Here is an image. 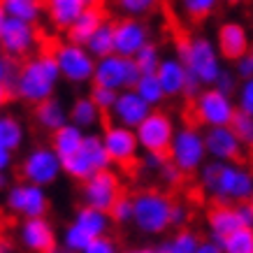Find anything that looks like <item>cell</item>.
Listing matches in <instances>:
<instances>
[{"instance_id": "49", "label": "cell", "mask_w": 253, "mask_h": 253, "mask_svg": "<svg viewBox=\"0 0 253 253\" xmlns=\"http://www.w3.org/2000/svg\"><path fill=\"white\" fill-rule=\"evenodd\" d=\"M186 221H188V209L184 207V205H179V202H174V207H172V228H184Z\"/></svg>"}, {"instance_id": "42", "label": "cell", "mask_w": 253, "mask_h": 253, "mask_svg": "<svg viewBox=\"0 0 253 253\" xmlns=\"http://www.w3.org/2000/svg\"><path fill=\"white\" fill-rule=\"evenodd\" d=\"M88 100H91L93 105L105 114V112H109V109L114 107V100H116V93L109 91V88H102V86H91V93H88Z\"/></svg>"}, {"instance_id": "58", "label": "cell", "mask_w": 253, "mask_h": 253, "mask_svg": "<svg viewBox=\"0 0 253 253\" xmlns=\"http://www.w3.org/2000/svg\"><path fill=\"white\" fill-rule=\"evenodd\" d=\"M51 253H68V251H63V249H56V251H51Z\"/></svg>"}, {"instance_id": "21", "label": "cell", "mask_w": 253, "mask_h": 253, "mask_svg": "<svg viewBox=\"0 0 253 253\" xmlns=\"http://www.w3.org/2000/svg\"><path fill=\"white\" fill-rule=\"evenodd\" d=\"M156 79H158L165 98H179V95H184L188 72L176 56H168V58H163L158 70H156Z\"/></svg>"}, {"instance_id": "40", "label": "cell", "mask_w": 253, "mask_h": 253, "mask_svg": "<svg viewBox=\"0 0 253 253\" xmlns=\"http://www.w3.org/2000/svg\"><path fill=\"white\" fill-rule=\"evenodd\" d=\"M235 93H237V98H235V107H237V112L253 119V77L244 79V82L237 86V91Z\"/></svg>"}, {"instance_id": "54", "label": "cell", "mask_w": 253, "mask_h": 253, "mask_svg": "<svg viewBox=\"0 0 253 253\" xmlns=\"http://www.w3.org/2000/svg\"><path fill=\"white\" fill-rule=\"evenodd\" d=\"M0 253H14V249H12V242H9L7 237H0Z\"/></svg>"}, {"instance_id": "39", "label": "cell", "mask_w": 253, "mask_h": 253, "mask_svg": "<svg viewBox=\"0 0 253 253\" xmlns=\"http://www.w3.org/2000/svg\"><path fill=\"white\" fill-rule=\"evenodd\" d=\"M230 128H232V132L237 135V139L244 144V149L246 146H251L253 149V119L251 116H246V114H235V119H232V123H230Z\"/></svg>"}, {"instance_id": "35", "label": "cell", "mask_w": 253, "mask_h": 253, "mask_svg": "<svg viewBox=\"0 0 253 253\" xmlns=\"http://www.w3.org/2000/svg\"><path fill=\"white\" fill-rule=\"evenodd\" d=\"M132 61L137 65L139 75H156V70H158V65H161V61H163L161 49H158V44L149 42V44L142 46L137 54H135Z\"/></svg>"}, {"instance_id": "50", "label": "cell", "mask_w": 253, "mask_h": 253, "mask_svg": "<svg viewBox=\"0 0 253 253\" xmlns=\"http://www.w3.org/2000/svg\"><path fill=\"white\" fill-rule=\"evenodd\" d=\"M12 70H14L12 61H7L5 56H0V86H7L9 77H12Z\"/></svg>"}, {"instance_id": "20", "label": "cell", "mask_w": 253, "mask_h": 253, "mask_svg": "<svg viewBox=\"0 0 253 253\" xmlns=\"http://www.w3.org/2000/svg\"><path fill=\"white\" fill-rule=\"evenodd\" d=\"M151 112H154V109L149 107L144 100L139 98L137 93L130 88V91L116 93L114 107L109 109V116H112V123H114V126H121V128H128V130H135V128H137L139 123L144 121Z\"/></svg>"}, {"instance_id": "57", "label": "cell", "mask_w": 253, "mask_h": 253, "mask_svg": "<svg viewBox=\"0 0 253 253\" xmlns=\"http://www.w3.org/2000/svg\"><path fill=\"white\" fill-rule=\"evenodd\" d=\"M5 21H7V14H5V7H2V2H0V28H2Z\"/></svg>"}, {"instance_id": "46", "label": "cell", "mask_w": 253, "mask_h": 253, "mask_svg": "<svg viewBox=\"0 0 253 253\" xmlns=\"http://www.w3.org/2000/svg\"><path fill=\"white\" fill-rule=\"evenodd\" d=\"M235 72H230V70H223L221 77L216 79L214 88H218L221 93H225V95H232V93L237 91V82H235Z\"/></svg>"}, {"instance_id": "53", "label": "cell", "mask_w": 253, "mask_h": 253, "mask_svg": "<svg viewBox=\"0 0 253 253\" xmlns=\"http://www.w3.org/2000/svg\"><path fill=\"white\" fill-rule=\"evenodd\" d=\"M123 253H161V251H158V246H139V249H130V251Z\"/></svg>"}, {"instance_id": "56", "label": "cell", "mask_w": 253, "mask_h": 253, "mask_svg": "<svg viewBox=\"0 0 253 253\" xmlns=\"http://www.w3.org/2000/svg\"><path fill=\"white\" fill-rule=\"evenodd\" d=\"M9 188V179L7 174H0V191H7Z\"/></svg>"}, {"instance_id": "28", "label": "cell", "mask_w": 253, "mask_h": 253, "mask_svg": "<svg viewBox=\"0 0 253 253\" xmlns=\"http://www.w3.org/2000/svg\"><path fill=\"white\" fill-rule=\"evenodd\" d=\"M84 130H79L77 126H72V123H65L63 128H58L56 132H51V149H54V154L65 161L70 158L72 154H77L82 142H84Z\"/></svg>"}, {"instance_id": "15", "label": "cell", "mask_w": 253, "mask_h": 253, "mask_svg": "<svg viewBox=\"0 0 253 253\" xmlns=\"http://www.w3.org/2000/svg\"><path fill=\"white\" fill-rule=\"evenodd\" d=\"M100 139H102V146H105L112 165L128 168V165H135L139 161V156H142L135 130H128V128L109 123V126H105V130L100 132Z\"/></svg>"}, {"instance_id": "10", "label": "cell", "mask_w": 253, "mask_h": 253, "mask_svg": "<svg viewBox=\"0 0 253 253\" xmlns=\"http://www.w3.org/2000/svg\"><path fill=\"white\" fill-rule=\"evenodd\" d=\"M49 193L46 188L40 186L26 184V181H16L9 184V188L5 191V207L9 214L19 216L21 221L28 218H44L49 214Z\"/></svg>"}, {"instance_id": "43", "label": "cell", "mask_w": 253, "mask_h": 253, "mask_svg": "<svg viewBox=\"0 0 253 253\" xmlns=\"http://www.w3.org/2000/svg\"><path fill=\"white\" fill-rule=\"evenodd\" d=\"M168 163V156H161V154H142L139 156V165L144 172H151V174H158Z\"/></svg>"}, {"instance_id": "16", "label": "cell", "mask_w": 253, "mask_h": 253, "mask_svg": "<svg viewBox=\"0 0 253 253\" xmlns=\"http://www.w3.org/2000/svg\"><path fill=\"white\" fill-rule=\"evenodd\" d=\"M114 26V54L123 58H135L142 46L151 42V28L142 19H119Z\"/></svg>"}, {"instance_id": "7", "label": "cell", "mask_w": 253, "mask_h": 253, "mask_svg": "<svg viewBox=\"0 0 253 253\" xmlns=\"http://www.w3.org/2000/svg\"><path fill=\"white\" fill-rule=\"evenodd\" d=\"M19 172H21V181L46 188V186L56 184L58 176L63 174V161L54 154L51 146L38 144L26 151L21 165H19Z\"/></svg>"}, {"instance_id": "45", "label": "cell", "mask_w": 253, "mask_h": 253, "mask_svg": "<svg viewBox=\"0 0 253 253\" xmlns=\"http://www.w3.org/2000/svg\"><path fill=\"white\" fill-rule=\"evenodd\" d=\"M235 77H239L242 82L253 77V40H251V49H249V54L235 63Z\"/></svg>"}, {"instance_id": "32", "label": "cell", "mask_w": 253, "mask_h": 253, "mask_svg": "<svg viewBox=\"0 0 253 253\" xmlns=\"http://www.w3.org/2000/svg\"><path fill=\"white\" fill-rule=\"evenodd\" d=\"M198 246H200L198 232L188 230V228H181V230H176L169 239H165V242L158 246V251L161 253H195Z\"/></svg>"}, {"instance_id": "55", "label": "cell", "mask_w": 253, "mask_h": 253, "mask_svg": "<svg viewBox=\"0 0 253 253\" xmlns=\"http://www.w3.org/2000/svg\"><path fill=\"white\" fill-rule=\"evenodd\" d=\"M9 98V91H7V86H0V109H2V105L7 102Z\"/></svg>"}, {"instance_id": "13", "label": "cell", "mask_w": 253, "mask_h": 253, "mask_svg": "<svg viewBox=\"0 0 253 253\" xmlns=\"http://www.w3.org/2000/svg\"><path fill=\"white\" fill-rule=\"evenodd\" d=\"M121 195H123L121 176L116 174L112 168L93 174L91 179H86L82 184V200H84V205L98 209V211H109L112 205Z\"/></svg>"}, {"instance_id": "14", "label": "cell", "mask_w": 253, "mask_h": 253, "mask_svg": "<svg viewBox=\"0 0 253 253\" xmlns=\"http://www.w3.org/2000/svg\"><path fill=\"white\" fill-rule=\"evenodd\" d=\"M40 44V33L38 26L23 21H14L7 19L0 28V46H2V56L12 61V58H28L33 54V49Z\"/></svg>"}, {"instance_id": "12", "label": "cell", "mask_w": 253, "mask_h": 253, "mask_svg": "<svg viewBox=\"0 0 253 253\" xmlns=\"http://www.w3.org/2000/svg\"><path fill=\"white\" fill-rule=\"evenodd\" d=\"M139 75L137 65L132 58H123V56H107L102 61H95V72H93V84L109 88L114 93L121 91H130L135 88Z\"/></svg>"}, {"instance_id": "11", "label": "cell", "mask_w": 253, "mask_h": 253, "mask_svg": "<svg viewBox=\"0 0 253 253\" xmlns=\"http://www.w3.org/2000/svg\"><path fill=\"white\" fill-rule=\"evenodd\" d=\"M174 132H176L174 119L169 114H165V112H161V109H154L135 128V137H137V144L142 154L168 156V149L172 144Z\"/></svg>"}, {"instance_id": "3", "label": "cell", "mask_w": 253, "mask_h": 253, "mask_svg": "<svg viewBox=\"0 0 253 253\" xmlns=\"http://www.w3.org/2000/svg\"><path fill=\"white\" fill-rule=\"evenodd\" d=\"M176 58L184 63L188 77L195 79L202 88H211L225 70L223 58L216 51L214 40L205 38V35L176 40Z\"/></svg>"}, {"instance_id": "36", "label": "cell", "mask_w": 253, "mask_h": 253, "mask_svg": "<svg viewBox=\"0 0 253 253\" xmlns=\"http://www.w3.org/2000/svg\"><path fill=\"white\" fill-rule=\"evenodd\" d=\"M223 253H253V230H237L221 242Z\"/></svg>"}, {"instance_id": "59", "label": "cell", "mask_w": 253, "mask_h": 253, "mask_svg": "<svg viewBox=\"0 0 253 253\" xmlns=\"http://www.w3.org/2000/svg\"><path fill=\"white\" fill-rule=\"evenodd\" d=\"M249 205H251V209H253V198H251V200H249Z\"/></svg>"}, {"instance_id": "23", "label": "cell", "mask_w": 253, "mask_h": 253, "mask_svg": "<svg viewBox=\"0 0 253 253\" xmlns=\"http://www.w3.org/2000/svg\"><path fill=\"white\" fill-rule=\"evenodd\" d=\"M105 21H107L105 9L98 7V5H88V7L82 12V16H79L77 21L68 28V33H65V42L77 44V46H86V42L93 38V33L98 31Z\"/></svg>"}, {"instance_id": "52", "label": "cell", "mask_w": 253, "mask_h": 253, "mask_svg": "<svg viewBox=\"0 0 253 253\" xmlns=\"http://www.w3.org/2000/svg\"><path fill=\"white\" fill-rule=\"evenodd\" d=\"M12 165H14V154L0 149V174H7V169L12 168Z\"/></svg>"}, {"instance_id": "19", "label": "cell", "mask_w": 253, "mask_h": 253, "mask_svg": "<svg viewBox=\"0 0 253 253\" xmlns=\"http://www.w3.org/2000/svg\"><path fill=\"white\" fill-rule=\"evenodd\" d=\"M207 161L216 163H239L244 156V144L237 139L232 128H209L202 132Z\"/></svg>"}, {"instance_id": "33", "label": "cell", "mask_w": 253, "mask_h": 253, "mask_svg": "<svg viewBox=\"0 0 253 253\" xmlns=\"http://www.w3.org/2000/svg\"><path fill=\"white\" fill-rule=\"evenodd\" d=\"M132 91L137 93L139 98L144 100L151 109L161 107L163 102H165V93H163V88H161V84H158L156 75H142V77L137 79V84H135Z\"/></svg>"}, {"instance_id": "31", "label": "cell", "mask_w": 253, "mask_h": 253, "mask_svg": "<svg viewBox=\"0 0 253 253\" xmlns=\"http://www.w3.org/2000/svg\"><path fill=\"white\" fill-rule=\"evenodd\" d=\"M86 51L95 58V61H102L107 56L114 54V26L112 21H105L98 31L93 33V38L86 42Z\"/></svg>"}, {"instance_id": "38", "label": "cell", "mask_w": 253, "mask_h": 253, "mask_svg": "<svg viewBox=\"0 0 253 253\" xmlns=\"http://www.w3.org/2000/svg\"><path fill=\"white\" fill-rule=\"evenodd\" d=\"M116 7L121 9L126 19H142V16L154 12L156 2L154 0H119Z\"/></svg>"}, {"instance_id": "22", "label": "cell", "mask_w": 253, "mask_h": 253, "mask_svg": "<svg viewBox=\"0 0 253 253\" xmlns=\"http://www.w3.org/2000/svg\"><path fill=\"white\" fill-rule=\"evenodd\" d=\"M88 5H91L88 0H49L44 5V14L54 31L68 33V28L82 16Z\"/></svg>"}, {"instance_id": "8", "label": "cell", "mask_w": 253, "mask_h": 253, "mask_svg": "<svg viewBox=\"0 0 253 253\" xmlns=\"http://www.w3.org/2000/svg\"><path fill=\"white\" fill-rule=\"evenodd\" d=\"M193 114L205 128H230L232 119L237 114L235 98L225 95L218 88H202L193 98Z\"/></svg>"}, {"instance_id": "29", "label": "cell", "mask_w": 253, "mask_h": 253, "mask_svg": "<svg viewBox=\"0 0 253 253\" xmlns=\"http://www.w3.org/2000/svg\"><path fill=\"white\" fill-rule=\"evenodd\" d=\"M26 142V126L12 114H0V149L16 154Z\"/></svg>"}, {"instance_id": "17", "label": "cell", "mask_w": 253, "mask_h": 253, "mask_svg": "<svg viewBox=\"0 0 253 253\" xmlns=\"http://www.w3.org/2000/svg\"><path fill=\"white\" fill-rule=\"evenodd\" d=\"M216 51L223 61H232L237 63L239 58H244L251 49V33L242 21H223L218 28H216Z\"/></svg>"}, {"instance_id": "9", "label": "cell", "mask_w": 253, "mask_h": 253, "mask_svg": "<svg viewBox=\"0 0 253 253\" xmlns=\"http://www.w3.org/2000/svg\"><path fill=\"white\" fill-rule=\"evenodd\" d=\"M61 75V82H70L75 86L88 84L93 82V72H95V58H93L86 46L70 44V42H61L54 46L51 51Z\"/></svg>"}, {"instance_id": "47", "label": "cell", "mask_w": 253, "mask_h": 253, "mask_svg": "<svg viewBox=\"0 0 253 253\" xmlns=\"http://www.w3.org/2000/svg\"><path fill=\"white\" fill-rule=\"evenodd\" d=\"M235 214H237V221L242 230H253V209L249 202L235 205Z\"/></svg>"}, {"instance_id": "27", "label": "cell", "mask_w": 253, "mask_h": 253, "mask_svg": "<svg viewBox=\"0 0 253 253\" xmlns=\"http://www.w3.org/2000/svg\"><path fill=\"white\" fill-rule=\"evenodd\" d=\"M68 121L77 126L79 130L88 132L102 121V112L88 100V95H82V98H75V102L68 107Z\"/></svg>"}, {"instance_id": "6", "label": "cell", "mask_w": 253, "mask_h": 253, "mask_svg": "<svg viewBox=\"0 0 253 253\" xmlns=\"http://www.w3.org/2000/svg\"><path fill=\"white\" fill-rule=\"evenodd\" d=\"M109 168H112V161L107 158V151H105L98 132H86L77 154L63 161V174H68L70 179L82 181V184L86 179H91L93 174Z\"/></svg>"}, {"instance_id": "2", "label": "cell", "mask_w": 253, "mask_h": 253, "mask_svg": "<svg viewBox=\"0 0 253 253\" xmlns=\"http://www.w3.org/2000/svg\"><path fill=\"white\" fill-rule=\"evenodd\" d=\"M200 186L218 205H242L253 198V172L242 163L207 161L198 169Z\"/></svg>"}, {"instance_id": "5", "label": "cell", "mask_w": 253, "mask_h": 253, "mask_svg": "<svg viewBox=\"0 0 253 253\" xmlns=\"http://www.w3.org/2000/svg\"><path fill=\"white\" fill-rule=\"evenodd\" d=\"M168 163H172L181 174H193L207 163V151H205V137L202 130L195 126H184L176 128L172 144L168 149Z\"/></svg>"}, {"instance_id": "25", "label": "cell", "mask_w": 253, "mask_h": 253, "mask_svg": "<svg viewBox=\"0 0 253 253\" xmlns=\"http://www.w3.org/2000/svg\"><path fill=\"white\" fill-rule=\"evenodd\" d=\"M72 223L77 225L79 230H84L91 239L107 237L109 228H112V218H109L107 211H98V209L86 207V205H82V207L75 211Z\"/></svg>"}, {"instance_id": "24", "label": "cell", "mask_w": 253, "mask_h": 253, "mask_svg": "<svg viewBox=\"0 0 253 253\" xmlns=\"http://www.w3.org/2000/svg\"><path fill=\"white\" fill-rule=\"evenodd\" d=\"M207 230H209V239L221 244L225 237H230L232 232L242 230L235 214V207L230 205H216L211 211L207 214Z\"/></svg>"}, {"instance_id": "37", "label": "cell", "mask_w": 253, "mask_h": 253, "mask_svg": "<svg viewBox=\"0 0 253 253\" xmlns=\"http://www.w3.org/2000/svg\"><path fill=\"white\" fill-rule=\"evenodd\" d=\"M216 7H218L216 0H184V2H181V12H184L188 19H195V21L211 16L216 12Z\"/></svg>"}, {"instance_id": "44", "label": "cell", "mask_w": 253, "mask_h": 253, "mask_svg": "<svg viewBox=\"0 0 253 253\" xmlns=\"http://www.w3.org/2000/svg\"><path fill=\"white\" fill-rule=\"evenodd\" d=\"M84 253H121V249H119V244H116V239H112L107 235V237L93 239Z\"/></svg>"}, {"instance_id": "1", "label": "cell", "mask_w": 253, "mask_h": 253, "mask_svg": "<svg viewBox=\"0 0 253 253\" xmlns=\"http://www.w3.org/2000/svg\"><path fill=\"white\" fill-rule=\"evenodd\" d=\"M58 84H61V75L51 51H40L28 56L21 65H14L12 77L7 82V91L16 100L38 107L40 102L56 98Z\"/></svg>"}, {"instance_id": "51", "label": "cell", "mask_w": 253, "mask_h": 253, "mask_svg": "<svg viewBox=\"0 0 253 253\" xmlns=\"http://www.w3.org/2000/svg\"><path fill=\"white\" fill-rule=\"evenodd\" d=\"M195 253H223L221 244H216L211 239H200V246Z\"/></svg>"}, {"instance_id": "18", "label": "cell", "mask_w": 253, "mask_h": 253, "mask_svg": "<svg viewBox=\"0 0 253 253\" xmlns=\"http://www.w3.org/2000/svg\"><path fill=\"white\" fill-rule=\"evenodd\" d=\"M19 242L28 253H51L58 249V232L49 218H28L19 225Z\"/></svg>"}, {"instance_id": "60", "label": "cell", "mask_w": 253, "mask_h": 253, "mask_svg": "<svg viewBox=\"0 0 253 253\" xmlns=\"http://www.w3.org/2000/svg\"><path fill=\"white\" fill-rule=\"evenodd\" d=\"M0 56H2V46H0Z\"/></svg>"}, {"instance_id": "30", "label": "cell", "mask_w": 253, "mask_h": 253, "mask_svg": "<svg viewBox=\"0 0 253 253\" xmlns=\"http://www.w3.org/2000/svg\"><path fill=\"white\" fill-rule=\"evenodd\" d=\"M2 7L7 19L31 23V26H38L40 16L44 14V5L38 0H2Z\"/></svg>"}, {"instance_id": "48", "label": "cell", "mask_w": 253, "mask_h": 253, "mask_svg": "<svg viewBox=\"0 0 253 253\" xmlns=\"http://www.w3.org/2000/svg\"><path fill=\"white\" fill-rule=\"evenodd\" d=\"M158 176H161V181L163 184H168V186H176L179 184V181H181V172H179V169L174 168V165H172V163H165V168L161 169V172H158Z\"/></svg>"}, {"instance_id": "34", "label": "cell", "mask_w": 253, "mask_h": 253, "mask_svg": "<svg viewBox=\"0 0 253 253\" xmlns=\"http://www.w3.org/2000/svg\"><path fill=\"white\" fill-rule=\"evenodd\" d=\"M91 242L93 239L88 237L84 230H79L72 221H70L61 232V249L63 251H68V253H84Z\"/></svg>"}, {"instance_id": "4", "label": "cell", "mask_w": 253, "mask_h": 253, "mask_svg": "<svg viewBox=\"0 0 253 253\" xmlns=\"http://www.w3.org/2000/svg\"><path fill=\"white\" fill-rule=\"evenodd\" d=\"M174 200L161 191H139L132 195V225L142 235H163L172 228Z\"/></svg>"}, {"instance_id": "41", "label": "cell", "mask_w": 253, "mask_h": 253, "mask_svg": "<svg viewBox=\"0 0 253 253\" xmlns=\"http://www.w3.org/2000/svg\"><path fill=\"white\" fill-rule=\"evenodd\" d=\"M107 214L112 218V223H121V225L132 223V195H121L112 205V209H109Z\"/></svg>"}, {"instance_id": "26", "label": "cell", "mask_w": 253, "mask_h": 253, "mask_svg": "<svg viewBox=\"0 0 253 253\" xmlns=\"http://www.w3.org/2000/svg\"><path fill=\"white\" fill-rule=\"evenodd\" d=\"M33 119L38 123L42 130H49V132H56L58 128H63L68 121V107L63 105L58 98H51V100H44L40 102L35 112H33Z\"/></svg>"}]
</instances>
